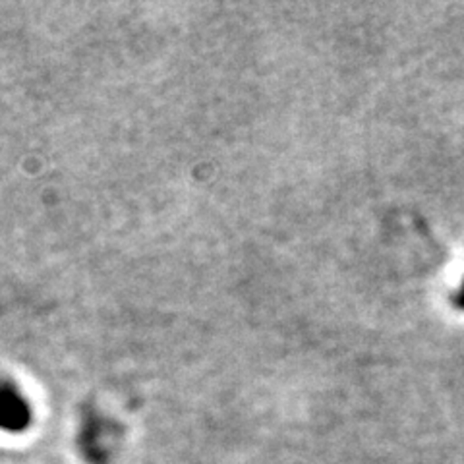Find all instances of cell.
<instances>
[{"label": "cell", "mask_w": 464, "mask_h": 464, "mask_svg": "<svg viewBox=\"0 0 464 464\" xmlns=\"http://www.w3.org/2000/svg\"><path fill=\"white\" fill-rule=\"evenodd\" d=\"M29 406L14 391H0V430L22 431L29 424Z\"/></svg>", "instance_id": "cell-1"}]
</instances>
